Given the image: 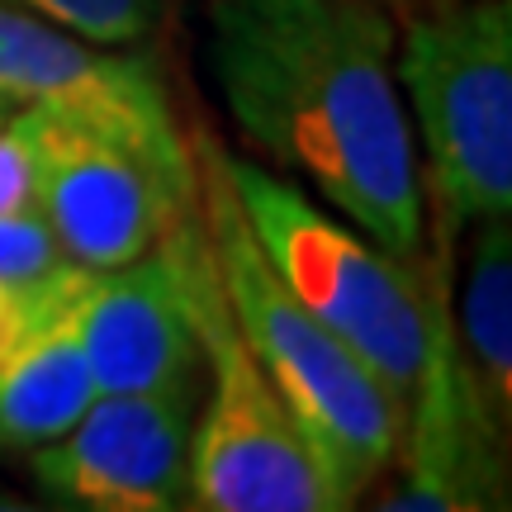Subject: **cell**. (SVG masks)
Listing matches in <instances>:
<instances>
[{"mask_svg": "<svg viewBox=\"0 0 512 512\" xmlns=\"http://www.w3.org/2000/svg\"><path fill=\"white\" fill-rule=\"evenodd\" d=\"M81 275L76 261L43 275L24 332L0 351V451L48 446L91 408L95 380L72 318Z\"/></svg>", "mask_w": 512, "mask_h": 512, "instance_id": "cell-10", "label": "cell"}, {"mask_svg": "<svg viewBox=\"0 0 512 512\" xmlns=\"http://www.w3.org/2000/svg\"><path fill=\"white\" fill-rule=\"evenodd\" d=\"M494 408L465 361L451 309V242L441 238L427 271V361L403 413L399 489L384 498L389 512H470L508 508V465Z\"/></svg>", "mask_w": 512, "mask_h": 512, "instance_id": "cell-7", "label": "cell"}, {"mask_svg": "<svg viewBox=\"0 0 512 512\" xmlns=\"http://www.w3.org/2000/svg\"><path fill=\"white\" fill-rule=\"evenodd\" d=\"M185 299L200 337L204 399L190 465V508L200 512H337L299 422L242 342L204 219L185 209L171 223Z\"/></svg>", "mask_w": 512, "mask_h": 512, "instance_id": "cell-6", "label": "cell"}, {"mask_svg": "<svg viewBox=\"0 0 512 512\" xmlns=\"http://www.w3.org/2000/svg\"><path fill=\"white\" fill-rule=\"evenodd\" d=\"M375 5H394V10H418V5H432V0H375Z\"/></svg>", "mask_w": 512, "mask_h": 512, "instance_id": "cell-17", "label": "cell"}, {"mask_svg": "<svg viewBox=\"0 0 512 512\" xmlns=\"http://www.w3.org/2000/svg\"><path fill=\"white\" fill-rule=\"evenodd\" d=\"M19 5H29L105 48H143L181 10V0H19Z\"/></svg>", "mask_w": 512, "mask_h": 512, "instance_id": "cell-13", "label": "cell"}, {"mask_svg": "<svg viewBox=\"0 0 512 512\" xmlns=\"http://www.w3.org/2000/svg\"><path fill=\"white\" fill-rule=\"evenodd\" d=\"M15 209H34V166H29V147L19 138L15 119H0V214Z\"/></svg>", "mask_w": 512, "mask_h": 512, "instance_id": "cell-15", "label": "cell"}, {"mask_svg": "<svg viewBox=\"0 0 512 512\" xmlns=\"http://www.w3.org/2000/svg\"><path fill=\"white\" fill-rule=\"evenodd\" d=\"M204 370L162 389L95 394L48 446H34V479L67 508L176 512L190 508V465Z\"/></svg>", "mask_w": 512, "mask_h": 512, "instance_id": "cell-8", "label": "cell"}, {"mask_svg": "<svg viewBox=\"0 0 512 512\" xmlns=\"http://www.w3.org/2000/svg\"><path fill=\"white\" fill-rule=\"evenodd\" d=\"M119 57L124 48L91 43L19 0H0V100L10 105L86 86L100 72H110Z\"/></svg>", "mask_w": 512, "mask_h": 512, "instance_id": "cell-12", "label": "cell"}, {"mask_svg": "<svg viewBox=\"0 0 512 512\" xmlns=\"http://www.w3.org/2000/svg\"><path fill=\"white\" fill-rule=\"evenodd\" d=\"M5 114H10V100H0V119H5Z\"/></svg>", "mask_w": 512, "mask_h": 512, "instance_id": "cell-19", "label": "cell"}, {"mask_svg": "<svg viewBox=\"0 0 512 512\" xmlns=\"http://www.w3.org/2000/svg\"><path fill=\"white\" fill-rule=\"evenodd\" d=\"M394 81L422 138V195L456 242L512 214V5L432 0L394 34Z\"/></svg>", "mask_w": 512, "mask_h": 512, "instance_id": "cell-4", "label": "cell"}, {"mask_svg": "<svg viewBox=\"0 0 512 512\" xmlns=\"http://www.w3.org/2000/svg\"><path fill=\"white\" fill-rule=\"evenodd\" d=\"M470 261L460 285V347L498 427L512 418V233L508 219L470 223Z\"/></svg>", "mask_w": 512, "mask_h": 512, "instance_id": "cell-11", "label": "cell"}, {"mask_svg": "<svg viewBox=\"0 0 512 512\" xmlns=\"http://www.w3.org/2000/svg\"><path fill=\"white\" fill-rule=\"evenodd\" d=\"M204 53L228 119L399 261H422L427 195L375 0H209Z\"/></svg>", "mask_w": 512, "mask_h": 512, "instance_id": "cell-1", "label": "cell"}, {"mask_svg": "<svg viewBox=\"0 0 512 512\" xmlns=\"http://www.w3.org/2000/svg\"><path fill=\"white\" fill-rule=\"evenodd\" d=\"M72 256L62 252L53 223L43 219V209H15V214H0V280L10 285H29L53 275L57 266H67Z\"/></svg>", "mask_w": 512, "mask_h": 512, "instance_id": "cell-14", "label": "cell"}, {"mask_svg": "<svg viewBox=\"0 0 512 512\" xmlns=\"http://www.w3.org/2000/svg\"><path fill=\"white\" fill-rule=\"evenodd\" d=\"M0 508L10 512V508H24V503H15V498H0Z\"/></svg>", "mask_w": 512, "mask_h": 512, "instance_id": "cell-18", "label": "cell"}, {"mask_svg": "<svg viewBox=\"0 0 512 512\" xmlns=\"http://www.w3.org/2000/svg\"><path fill=\"white\" fill-rule=\"evenodd\" d=\"M195 162H200L195 195L204 200V238L219 266L228 313L256 366L266 370L290 418L299 422L313 465L332 494V508H356L361 494H370V484L394 465L403 437V403L347 342H337L280 285L233 200L223 147L214 138H200Z\"/></svg>", "mask_w": 512, "mask_h": 512, "instance_id": "cell-3", "label": "cell"}, {"mask_svg": "<svg viewBox=\"0 0 512 512\" xmlns=\"http://www.w3.org/2000/svg\"><path fill=\"white\" fill-rule=\"evenodd\" d=\"M10 119L29 147L34 204L86 271L152 252L200 190L162 72L138 48L86 86L15 105Z\"/></svg>", "mask_w": 512, "mask_h": 512, "instance_id": "cell-2", "label": "cell"}, {"mask_svg": "<svg viewBox=\"0 0 512 512\" xmlns=\"http://www.w3.org/2000/svg\"><path fill=\"white\" fill-rule=\"evenodd\" d=\"M72 318L95 394L162 389L204 370L171 233L124 266L81 275Z\"/></svg>", "mask_w": 512, "mask_h": 512, "instance_id": "cell-9", "label": "cell"}, {"mask_svg": "<svg viewBox=\"0 0 512 512\" xmlns=\"http://www.w3.org/2000/svg\"><path fill=\"white\" fill-rule=\"evenodd\" d=\"M38 290H43V280H29V285L0 280V351L24 332V323H29V313H34V304H38Z\"/></svg>", "mask_w": 512, "mask_h": 512, "instance_id": "cell-16", "label": "cell"}, {"mask_svg": "<svg viewBox=\"0 0 512 512\" xmlns=\"http://www.w3.org/2000/svg\"><path fill=\"white\" fill-rule=\"evenodd\" d=\"M242 219L280 285L366 361L403 403L427 361V275L422 261H399L384 247L332 219L294 181L223 152Z\"/></svg>", "mask_w": 512, "mask_h": 512, "instance_id": "cell-5", "label": "cell"}]
</instances>
